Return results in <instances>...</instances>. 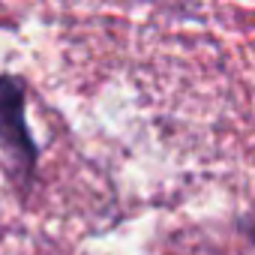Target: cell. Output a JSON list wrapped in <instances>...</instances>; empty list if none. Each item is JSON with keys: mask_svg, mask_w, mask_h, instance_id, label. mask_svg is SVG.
I'll return each instance as SVG.
<instances>
[{"mask_svg": "<svg viewBox=\"0 0 255 255\" xmlns=\"http://www.w3.org/2000/svg\"><path fill=\"white\" fill-rule=\"evenodd\" d=\"M249 237H252V240H255V222H252V225H249Z\"/></svg>", "mask_w": 255, "mask_h": 255, "instance_id": "obj_2", "label": "cell"}, {"mask_svg": "<svg viewBox=\"0 0 255 255\" xmlns=\"http://www.w3.org/2000/svg\"><path fill=\"white\" fill-rule=\"evenodd\" d=\"M0 150L15 177H33L39 153L24 117V81L15 75H0Z\"/></svg>", "mask_w": 255, "mask_h": 255, "instance_id": "obj_1", "label": "cell"}]
</instances>
